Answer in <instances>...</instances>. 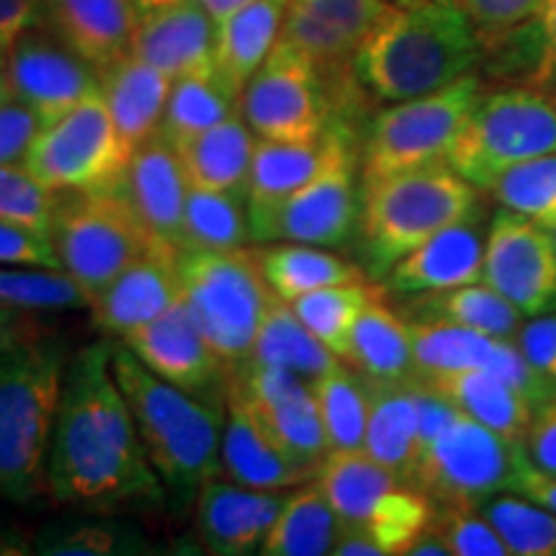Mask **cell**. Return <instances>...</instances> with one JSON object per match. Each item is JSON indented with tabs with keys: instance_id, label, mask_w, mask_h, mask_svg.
<instances>
[{
	"instance_id": "cell-1",
	"label": "cell",
	"mask_w": 556,
	"mask_h": 556,
	"mask_svg": "<svg viewBox=\"0 0 556 556\" xmlns=\"http://www.w3.org/2000/svg\"><path fill=\"white\" fill-rule=\"evenodd\" d=\"M47 497L83 513H155L168 492L111 371V338L73 353L47 451Z\"/></svg>"
},
{
	"instance_id": "cell-2",
	"label": "cell",
	"mask_w": 556,
	"mask_h": 556,
	"mask_svg": "<svg viewBox=\"0 0 556 556\" xmlns=\"http://www.w3.org/2000/svg\"><path fill=\"white\" fill-rule=\"evenodd\" d=\"M482 60L462 0H417L387 5L356 50L353 75L374 101L397 103L451 86Z\"/></svg>"
},
{
	"instance_id": "cell-3",
	"label": "cell",
	"mask_w": 556,
	"mask_h": 556,
	"mask_svg": "<svg viewBox=\"0 0 556 556\" xmlns=\"http://www.w3.org/2000/svg\"><path fill=\"white\" fill-rule=\"evenodd\" d=\"M111 371L129 402L152 467L168 492V505L184 513L197 503L201 486L222 477L227 405L193 397L160 379L116 338H111Z\"/></svg>"
},
{
	"instance_id": "cell-4",
	"label": "cell",
	"mask_w": 556,
	"mask_h": 556,
	"mask_svg": "<svg viewBox=\"0 0 556 556\" xmlns=\"http://www.w3.org/2000/svg\"><path fill=\"white\" fill-rule=\"evenodd\" d=\"M73 353L39 332L0 353V497L29 505L47 495V451Z\"/></svg>"
},
{
	"instance_id": "cell-5",
	"label": "cell",
	"mask_w": 556,
	"mask_h": 556,
	"mask_svg": "<svg viewBox=\"0 0 556 556\" xmlns=\"http://www.w3.org/2000/svg\"><path fill=\"white\" fill-rule=\"evenodd\" d=\"M479 212V189L448 163L361 184L358 238L366 274L387 278L405 255Z\"/></svg>"
},
{
	"instance_id": "cell-6",
	"label": "cell",
	"mask_w": 556,
	"mask_h": 556,
	"mask_svg": "<svg viewBox=\"0 0 556 556\" xmlns=\"http://www.w3.org/2000/svg\"><path fill=\"white\" fill-rule=\"evenodd\" d=\"M178 268L184 304L232 379L250 364L263 319L276 302L263 276L261 250H180Z\"/></svg>"
},
{
	"instance_id": "cell-7",
	"label": "cell",
	"mask_w": 556,
	"mask_h": 556,
	"mask_svg": "<svg viewBox=\"0 0 556 556\" xmlns=\"http://www.w3.org/2000/svg\"><path fill=\"white\" fill-rule=\"evenodd\" d=\"M556 152V96L531 86H505L479 96L448 165L479 191L526 160Z\"/></svg>"
},
{
	"instance_id": "cell-8",
	"label": "cell",
	"mask_w": 556,
	"mask_h": 556,
	"mask_svg": "<svg viewBox=\"0 0 556 556\" xmlns=\"http://www.w3.org/2000/svg\"><path fill=\"white\" fill-rule=\"evenodd\" d=\"M482 93V78L469 73L446 88L379 111L361 144V184L448 163L451 150Z\"/></svg>"
},
{
	"instance_id": "cell-9",
	"label": "cell",
	"mask_w": 556,
	"mask_h": 556,
	"mask_svg": "<svg viewBox=\"0 0 556 556\" xmlns=\"http://www.w3.org/2000/svg\"><path fill=\"white\" fill-rule=\"evenodd\" d=\"M317 484L338 513L340 526L364 531L381 556H405L435 513L426 492L381 467L364 448L330 451Z\"/></svg>"
},
{
	"instance_id": "cell-10",
	"label": "cell",
	"mask_w": 556,
	"mask_h": 556,
	"mask_svg": "<svg viewBox=\"0 0 556 556\" xmlns=\"http://www.w3.org/2000/svg\"><path fill=\"white\" fill-rule=\"evenodd\" d=\"M50 240L67 270L93 302L103 289L152 245L127 201L114 186L93 191L58 193Z\"/></svg>"
},
{
	"instance_id": "cell-11",
	"label": "cell",
	"mask_w": 556,
	"mask_h": 556,
	"mask_svg": "<svg viewBox=\"0 0 556 556\" xmlns=\"http://www.w3.org/2000/svg\"><path fill=\"white\" fill-rule=\"evenodd\" d=\"M526 458L523 443L507 441L458 413L454 422L422 448L413 484L426 492L433 507H479L500 492H510Z\"/></svg>"
},
{
	"instance_id": "cell-12",
	"label": "cell",
	"mask_w": 556,
	"mask_h": 556,
	"mask_svg": "<svg viewBox=\"0 0 556 556\" xmlns=\"http://www.w3.org/2000/svg\"><path fill=\"white\" fill-rule=\"evenodd\" d=\"M131 150L111 122L101 90L37 131L21 163L54 193L114 186Z\"/></svg>"
},
{
	"instance_id": "cell-13",
	"label": "cell",
	"mask_w": 556,
	"mask_h": 556,
	"mask_svg": "<svg viewBox=\"0 0 556 556\" xmlns=\"http://www.w3.org/2000/svg\"><path fill=\"white\" fill-rule=\"evenodd\" d=\"M240 114L258 139L317 142L336 119V101L315 62L278 37L242 90Z\"/></svg>"
},
{
	"instance_id": "cell-14",
	"label": "cell",
	"mask_w": 556,
	"mask_h": 556,
	"mask_svg": "<svg viewBox=\"0 0 556 556\" xmlns=\"http://www.w3.org/2000/svg\"><path fill=\"white\" fill-rule=\"evenodd\" d=\"M336 150L323 170L294 197L276 208L258 242H304L317 248H340L358 232L361 152L353 148L351 129L336 119Z\"/></svg>"
},
{
	"instance_id": "cell-15",
	"label": "cell",
	"mask_w": 556,
	"mask_h": 556,
	"mask_svg": "<svg viewBox=\"0 0 556 556\" xmlns=\"http://www.w3.org/2000/svg\"><path fill=\"white\" fill-rule=\"evenodd\" d=\"M482 283L523 317L556 309V240L552 229L500 206L486 229Z\"/></svg>"
},
{
	"instance_id": "cell-16",
	"label": "cell",
	"mask_w": 556,
	"mask_h": 556,
	"mask_svg": "<svg viewBox=\"0 0 556 556\" xmlns=\"http://www.w3.org/2000/svg\"><path fill=\"white\" fill-rule=\"evenodd\" d=\"M13 101L37 116L41 127L54 124L101 90V75L73 52L50 26H34L9 47Z\"/></svg>"
},
{
	"instance_id": "cell-17",
	"label": "cell",
	"mask_w": 556,
	"mask_h": 556,
	"mask_svg": "<svg viewBox=\"0 0 556 556\" xmlns=\"http://www.w3.org/2000/svg\"><path fill=\"white\" fill-rule=\"evenodd\" d=\"M229 389L240 394L278 446L309 467H323L332 448L312 381L287 368L250 364L229 379Z\"/></svg>"
},
{
	"instance_id": "cell-18",
	"label": "cell",
	"mask_w": 556,
	"mask_h": 556,
	"mask_svg": "<svg viewBox=\"0 0 556 556\" xmlns=\"http://www.w3.org/2000/svg\"><path fill=\"white\" fill-rule=\"evenodd\" d=\"M407 323L415 351V379L482 368L516 387L533 407H541L556 394L528 368L513 340L484 336L454 323H428V319H407Z\"/></svg>"
},
{
	"instance_id": "cell-19",
	"label": "cell",
	"mask_w": 556,
	"mask_h": 556,
	"mask_svg": "<svg viewBox=\"0 0 556 556\" xmlns=\"http://www.w3.org/2000/svg\"><path fill=\"white\" fill-rule=\"evenodd\" d=\"M122 343L160 379L170 381L193 397L227 405V368L217 351L208 345L184 299L165 315L127 332Z\"/></svg>"
},
{
	"instance_id": "cell-20",
	"label": "cell",
	"mask_w": 556,
	"mask_h": 556,
	"mask_svg": "<svg viewBox=\"0 0 556 556\" xmlns=\"http://www.w3.org/2000/svg\"><path fill=\"white\" fill-rule=\"evenodd\" d=\"M387 0H289L281 39L315 62L323 78H353V58L374 29Z\"/></svg>"
},
{
	"instance_id": "cell-21",
	"label": "cell",
	"mask_w": 556,
	"mask_h": 556,
	"mask_svg": "<svg viewBox=\"0 0 556 556\" xmlns=\"http://www.w3.org/2000/svg\"><path fill=\"white\" fill-rule=\"evenodd\" d=\"M287 495L289 490H253L225 477L212 479L193 503L201 546L217 556L261 554Z\"/></svg>"
},
{
	"instance_id": "cell-22",
	"label": "cell",
	"mask_w": 556,
	"mask_h": 556,
	"mask_svg": "<svg viewBox=\"0 0 556 556\" xmlns=\"http://www.w3.org/2000/svg\"><path fill=\"white\" fill-rule=\"evenodd\" d=\"M180 250L152 245L148 253L122 270L99 296L90 302L93 323L106 338L122 340L142 328L184 299L178 268Z\"/></svg>"
},
{
	"instance_id": "cell-23",
	"label": "cell",
	"mask_w": 556,
	"mask_h": 556,
	"mask_svg": "<svg viewBox=\"0 0 556 556\" xmlns=\"http://www.w3.org/2000/svg\"><path fill=\"white\" fill-rule=\"evenodd\" d=\"M116 189L157 245L180 250L191 184L178 152L163 137L155 135L131 152L127 170L116 180Z\"/></svg>"
},
{
	"instance_id": "cell-24",
	"label": "cell",
	"mask_w": 556,
	"mask_h": 556,
	"mask_svg": "<svg viewBox=\"0 0 556 556\" xmlns=\"http://www.w3.org/2000/svg\"><path fill=\"white\" fill-rule=\"evenodd\" d=\"M217 24L199 0L157 5L139 13L129 54L163 70L173 80L214 73Z\"/></svg>"
},
{
	"instance_id": "cell-25",
	"label": "cell",
	"mask_w": 556,
	"mask_h": 556,
	"mask_svg": "<svg viewBox=\"0 0 556 556\" xmlns=\"http://www.w3.org/2000/svg\"><path fill=\"white\" fill-rule=\"evenodd\" d=\"M319 469L299 462L278 446L255 420L235 389H227L225 433H222V477L253 490H294L317 479Z\"/></svg>"
},
{
	"instance_id": "cell-26",
	"label": "cell",
	"mask_w": 556,
	"mask_h": 556,
	"mask_svg": "<svg viewBox=\"0 0 556 556\" xmlns=\"http://www.w3.org/2000/svg\"><path fill=\"white\" fill-rule=\"evenodd\" d=\"M486 235L477 214L456 222L405 255L387 274V289L400 296L467 287L482 281Z\"/></svg>"
},
{
	"instance_id": "cell-27",
	"label": "cell",
	"mask_w": 556,
	"mask_h": 556,
	"mask_svg": "<svg viewBox=\"0 0 556 556\" xmlns=\"http://www.w3.org/2000/svg\"><path fill=\"white\" fill-rule=\"evenodd\" d=\"M338 127L336 122L317 142H274L258 139L255 144L253 165L248 178V219L253 240H261L263 227L274 217V212L283 201L307 186L319 170L328 165L336 150Z\"/></svg>"
},
{
	"instance_id": "cell-28",
	"label": "cell",
	"mask_w": 556,
	"mask_h": 556,
	"mask_svg": "<svg viewBox=\"0 0 556 556\" xmlns=\"http://www.w3.org/2000/svg\"><path fill=\"white\" fill-rule=\"evenodd\" d=\"M45 26L96 70L129 54L139 0H41Z\"/></svg>"
},
{
	"instance_id": "cell-29",
	"label": "cell",
	"mask_w": 556,
	"mask_h": 556,
	"mask_svg": "<svg viewBox=\"0 0 556 556\" xmlns=\"http://www.w3.org/2000/svg\"><path fill=\"white\" fill-rule=\"evenodd\" d=\"M101 96L111 122L127 148L135 152L157 135L168 103L173 78L163 70L124 54L101 70Z\"/></svg>"
},
{
	"instance_id": "cell-30",
	"label": "cell",
	"mask_w": 556,
	"mask_h": 556,
	"mask_svg": "<svg viewBox=\"0 0 556 556\" xmlns=\"http://www.w3.org/2000/svg\"><path fill=\"white\" fill-rule=\"evenodd\" d=\"M289 0H250L245 9L217 24L214 75L235 99H240L281 37Z\"/></svg>"
},
{
	"instance_id": "cell-31",
	"label": "cell",
	"mask_w": 556,
	"mask_h": 556,
	"mask_svg": "<svg viewBox=\"0 0 556 556\" xmlns=\"http://www.w3.org/2000/svg\"><path fill=\"white\" fill-rule=\"evenodd\" d=\"M255 144H258L255 131L248 127L242 114H235L173 150L178 152L180 165H184L186 178L193 189L245 197Z\"/></svg>"
},
{
	"instance_id": "cell-32",
	"label": "cell",
	"mask_w": 556,
	"mask_h": 556,
	"mask_svg": "<svg viewBox=\"0 0 556 556\" xmlns=\"http://www.w3.org/2000/svg\"><path fill=\"white\" fill-rule=\"evenodd\" d=\"M368 389H371V409H368L364 451L371 458H377L381 467L392 469L394 475L413 484L417 458H420L413 379H368Z\"/></svg>"
},
{
	"instance_id": "cell-33",
	"label": "cell",
	"mask_w": 556,
	"mask_h": 556,
	"mask_svg": "<svg viewBox=\"0 0 556 556\" xmlns=\"http://www.w3.org/2000/svg\"><path fill=\"white\" fill-rule=\"evenodd\" d=\"M422 381L446 394L464 415H469L479 426L495 430L507 441H526L536 407L497 374L475 368V371L441 374V377H428Z\"/></svg>"
},
{
	"instance_id": "cell-34",
	"label": "cell",
	"mask_w": 556,
	"mask_h": 556,
	"mask_svg": "<svg viewBox=\"0 0 556 556\" xmlns=\"http://www.w3.org/2000/svg\"><path fill=\"white\" fill-rule=\"evenodd\" d=\"M486 73L505 86L556 88V0H541L523 24L484 52Z\"/></svg>"
},
{
	"instance_id": "cell-35",
	"label": "cell",
	"mask_w": 556,
	"mask_h": 556,
	"mask_svg": "<svg viewBox=\"0 0 556 556\" xmlns=\"http://www.w3.org/2000/svg\"><path fill=\"white\" fill-rule=\"evenodd\" d=\"M345 364L368 379L409 381L417 377L409 323L387 307L384 296L361 312L348 340Z\"/></svg>"
},
{
	"instance_id": "cell-36",
	"label": "cell",
	"mask_w": 556,
	"mask_h": 556,
	"mask_svg": "<svg viewBox=\"0 0 556 556\" xmlns=\"http://www.w3.org/2000/svg\"><path fill=\"white\" fill-rule=\"evenodd\" d=\"M402 317L454 323L503 340H516L520 325H523V315L503 294H497L482 281L407 296V302L402 304Z\"/></svg>"
},
{
	"instance_id": "cell-37",
	"label": "cell",
	"mask_w": 556,
	"mask_h": 556,
	"mask_svg": "<svg viewBox=\"0 0 556 556\" xmlns=\"http://www.w3.org/2000/svg\"><path fill=\"white\" fill-rule=\"evenodd\" d=\"M150 539L135 520L116 513H83L54 518L34 533L41 556H135L148 554Z\"/></svg>"
},
{
	"instance_id": "cell-38",
	"label": "cell",
	"mask_w": 556,
	"mask_h": 556,
	"mask_svg": "<svg viewBox=\"0 0 556 556\" xmlns=\"http://www.w3.org/2000/svg\"><path fill=\"white\" fill-rule=\"evenodd\" d=\"M261 266L270 291L283 302L336 287V283L368 281V274L356 263L330 253V248L304 245V242H278L261 250Z\"/></svg>"
},
{
	"instance_id": "cell-39",
	"label": "cell",
	"mask_w": 556,
	"mask_h": 556,
	"mask_svg": "<svg viewBox=\"0 0 556 556\" xmlns=\"http://www.w3.org/2000/svg\"><path fill=\"white\" fill-rule=\"evenodd\" d=\"M340 531L338 513L317 479L289 490L287 503L270 528L263 556H325L332 554Z\"/></svg>"
},
{
	"instance_id": "cell-40",
	"label": "cell",
	"mask_w": 556,
	"mask_h": 556,
	"mask_svg": "<svg viewBox=\"0 0 556 556\" xmlns=\"http://www.w3.org/2000/svg\"><path fill=\"white\" fill-rule=\"evenodd\" d=\"M338 361L336 353L296 317L291 302L276 296L266 319H263L258 338H255L250 364L287 368L302 379L315 381L325 371H330Z\"/></svg>"
},
{
	"instance_id": "cell-41",
	"label": "cell",
	"mask_w": 556,
	"mask_h": 556,
	"mask_svg": "<svg viewBox=\"0 0 556 556\" xmlns=\"http://www.w3.org/2000/svg\"><path fill=\"white\" fill-rule=\"evenodd\" d=\"M235 114H240V99H235V96L222 86L217 75H186V78L173 80L157 135L163 137L170 148H178V144L199 137L201 131L217 127V124Z\"/></svg>"
},
{
	"instance_id": "cell-42",
	"label": "cell",
	"mask_w": 556,
	"mask_h": 556,
	"mask_svg": "<svg viewBox=\"0 0 556 556\" xmlns=\"http://www.w3.org/2000/svg\"><path fill=\"white\" fill-rule=\"evenodd\" d=\"M315 400L323 417L332 451L364 448L368 409H371V389L368 379L356 368L338 361L330 371L312 381Z\"/></svg>"
},
{
	"instance_id": "cell-43",
	"label": "cell",
	"mask_w": 556,
	"mask_h": 556,
	"mask_svg": "<svg viewBox=\"0 0 556 556\" xmlns=\"http://www.w3.org/2000/svg\"><path fill=\"white\" fill-rule=\"evenodd\" d=\"M253 240L245 197L193 189L186 199L180 250H235Z\"/></svg>"
},
{
	"instance_id": "cell-44",
	"label": "cell",
	"mask_w": 556,
	"mask_h": 556,
	"mask_svg": "<svg viewBox=\"0 0 556 556\" xmlns=\"http://www.w3.org/2000/svg\"><path fill=\"white\" fill-rule=\"evenodd\" d=\"M381 296H387L384 289L371 287L368 281H353L299 296L291 302V307H294L296 317L343 361L348 340H351L353 325H356L361 312Z\"/></svg>"
},
{
	"instance_id": "cell-45",
	"label": "cell",
	"mask_w": 556,
	"mask_h": 556,
	"mask_svg": "<svg viewBox=\"0 0 556 556\" xmlns=\"http://www.w3.org/2000/svg\"><path fill=\"white\" fill-rule=\"evenodd\" d=\"M479 513L490 520L513 556H556V513L518 492L484 500Z\"/></svg>"
},
{
	"instance_id": "cell-46",
	"label": "cell",
	"mask_w": 556,
	"mask_h": 556,
	"mask_svg": "<svg viewBox=\"0 0 556 556\" xmlns=\"http://www.w3.org/2000/svg\"><path fill=\"white\" fill-rule=\"evenodd\" d=\"M0 304L34 315L90 307L86 291L67 270L39 266H0Z\"/></svg>"
},
{
	"instance_id": "cell-47",
	"label": "cell",
	"mask_w": 556,
	"mask_h": 556,
	"mask_svg": "<svg viewBox=\"0 0 556 556\" xmlns=\"http://www.w3.org/2000/svg\"><path fill=\"white\" fill-rule=\"evenodd\" d=\"M500 206L523 214L536 225L556 229V152L526 160L486 189Z\"/></svg>"
},
{
	"instance_id": "cell-48",
	"label": "cell",
	"mask_w": 556,
	"mask_h": 556,
	"mask_svg": "<svg viewBox=\"0 0 556 556\" xmlns=\"http://www.w3.org/2000/svg\"><path fill=\"white\" fill-rule=\"evenodd\" d=\"M58 206V193L47 189L21 160L0 163V219L47 235Z\"/></svg>"
},
{
	"instance_id": "cell-49",
	"label": "cell",
	"mask_w": 556,
	"mask_h": 556,
	"mask_svg": "<svg viewBox=\"0 0 556 556\" xmlns=\"http://www.w3.org/2000/svg\"><path fill=\"white\" fill-rule=\"evenodd\" d=\"M433 523L443 533L448 552L454 556H510L503 539L479 513V507H435Z\"/></svg>"
},
{
	"instance_id": "cell-50",
	"label": "cell",
	"mask_w": 556,
	"mask_h": 556,
	"mask_svg": "<svg viewBox=\"0 0 556 556\" xmlns=\"http://www.w3.org/2000/svg\"><path fill=\"white\" fill-rule=\"evenodd\" d=\"M541 0H462L471 24L482 39L484 52L516 29L539 9Z\"/></svg>"
},
{
	"instance_id": "cell-51",
	"label": "cell",
	"mask_w": 556,
	"mask_h": 556,
	"mask_svg": "<svg viewBox=\"0 0 556 556\" xmlns=\"http://www.w3.org/2000/svg\"><path fill=\"white\" fill-rule=\"evenodd\" d=\"M513 343L518 345L528 368L556 392V312L531 317L520 325Z\"/></svg>"
},
{
	"instance_id": "cell-52",
	"label": "cell",
	"mask_w": 556,
	"mask_h": 556,
	"mask_svg": "<svg viewBox=\"0 0 556 556\" xmlns=\"http://www.w3.org/2000/svg\"><path fill=\"white\" fill-rule=\"evenodd\" d=\"M0 266L60 268V258L47 235L0 219Z\"/></svg>"
},
{
	"instance_id": "cell-53",
	"label": "cell",
	"mask_w": 556,
	"mask_h": 556,
	"mask_svg": "<svg viewBox=\"0 0 556 556\" xmlns=\"http://www.w3.org/2000/svg\"><path fill=\"white\" fill-rule=\"evenodd\" d=\"M41 124L29 109L18 101L0 106V163H16L24 160L26 148L37 137Z\"/></svg>"
},
{
	"instance_id": "cell-54",
	"label": "cell",
	"mask_w": 556,
	"mask_h": 556,
	"mask_svg": "<svg viewBox=\"0 0 556 556\" xmlns=\"http://www.w3.org/2000/svg\"><path fill=\"white\" fill-rule=\"evenodd\" d=\"M526 456L533 467L556 477V394L536 407L523 441Z\"/></svg>"
},
{
	"instance_id": "cell-55",
	"label": "cell",
	"mask_w": 556,
	"mask_h": 556,
	"mask_svg": "<svg viewBox=\"0 0 556 556\" xmlns=\"http://www.w3.org/2000/svg\"><path fill=\"white\" fill-rule=\"evenodd\" d=\"M45 24L41 0H0V45L11 47L21 34Z\"/></svg>"
},
{
	"instance_id": "cell-56",
	"label": "cell",
	"mask_w": 556,
	"mask_h": 556,
	"mask_svg": "<svg viewBox=\"0 0 556 556\" xmlns=\"http://www.w3.org/2000/svg\"><path fill=\"white\" fill-rule=\"evenodd\" d=\"M510 492H518V495L533 500V503L546 507V510L556 513V477L536 469L528 458L520 464L518 475L513 479Z\"/></svg>"
},
{
	"instance_id": "cell-57",
	"label": "cell",
	"mask_w": 556,
	"mask_h": 556,
	"mask_svg": "<svg viewBox=\"0 0 556 556\" xmlns=\"http://www.w3.org/2000/svg\"><path fill=\"white\" fill-rule=\"evenodd\" d=\"M39 332H45V328H41L34 312L13 309L0 304V353L9 351L11 345L21 343V340L39 336Z\"/></svg>"
},
{
	"instance_id": "cell-58",
	"label": "cell",
	"mask_w": 556,
	"mask_h": 556,
	"mask_svg": "<svg viewBox=\"0 0 556 556\" xmlns=\"http://www.w3.org/2000/svg\"><path fill=\"white\" fill-rule=\"evenodd\" d=\"M448 554L451 552H448L446 539H443V533L438 531L433 520H430V523L417 533L413 544H409L405 556H448Z\"/></svg>"
},
{
	"instance_id": "cell-59",
	"label": "cell",
	"mask_w": 556,
	"mask_h": 556,
	"mask_svg": "<svg viewBox=\"0 0 556 556\" xmlns=\"http://www.w3.org/2000/svg\"><path fill=\"white\" fill-rule=\"evenodd\" d=\"M34 554V536L16 526L0 523V556Z\"/></svg>"
},
{
	"instance_id": "cell-60",
	"label": "cell",
	"mask_w": 556,
	"mask_h": 556,
	"mask_svg": "<svg viewBox=\"0 0 556 556\" xmlns=\"http://www.w3.org/2000/svg\"><path fill=\"white\" fill-rule=\"evenodd\" d=\"M199 3L204 5L208 16L214 18V24H219V21H225L232 16V13L245 9L250 0H199Z\"/></svg>"
},
{
	"instance_id": "cell-61",
	"label": "cell",
	"mask_w": 556,
	"mask_h": 556,
	"mask_svg": "<svg viewBox=\"0 0 556 556\" xmlns=\"http://www.w3.org/2000/svg\"><path fill=\"white\" fill-rule=\"evenodd\" d=\"M11 101H13V88H11L9 73H5V70H0V106H3V103H11Z\"/></svg>"
},
{
	"instance_id": "cell-62",
	"label": "cell",
	"mask_w": 556,
	"mask_h": 556,
	"mask_svg": "<svg viewBox=\"0 0 556 556\" xmlns=\"http://www.w3.org/2000/svg\"><path fill=\"white\" fill-rule=\"evenodd\" d=\"M5 62H9V47L0 45V70H5Z\"/></svg>"
},
{
	"instance_id": "cell-63",
	"label": "cell",
	"mask_w": 556,
	"mask_h": 556,
	"mask_svg": "<svg viewBox=\"0 0 556 556\" xmlns=\"http://www.w3.org/2000/svg\"><path fill=\"white\" fill-rule=\"evenodd\" d=\"M400 5H407V3H417V0H397Z\"/></svg>"
},
{
	"instance_id": "cell-64",
	"label": "cell",
	"mask_w": 556,
	"mask_h": 556,
	"mask_svg": "<svg viewBox=\"0 0 556 556\" xmlns=\"http://www.w3.org/2000/svg\"><path fill=\"white\" fill-rule=\"evenodd\" d=\"M552 235H554V240H556V229H554V232H552Z\"/></svg>"
}]
</instances>
